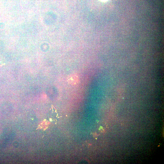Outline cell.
Masks as SVG:
<instances>
[{
  "mask_svg": "<svg viewBox=\"0 0 164 164\" xmlns=\"http://www.w3.org/2000/svg\"><path fill=\"white\" fill-rule=\"evenodd\" d=\"M67 81L69 84L73 85L77 84L79 81L78 77L75 74L69 75L67 77Z\"/></svg>",
  "mask_w": 164,
  "mask_h": 164,
  "instance_id": "cell-1",
  "label": "cell"
},
{
  "mask_svg": "<svg viewBox=\"0 0 164 164\" xmlns=\"http://www.w3.org/2000/svg\"><path fill=\"white\" fill-rule=\"evenodd\" d=\"M101 1H107V0H100Z\"/></svg>",
  "mask_w": 164,
  "mask_h": 164,
  "instance_id": "cell-2",
  "label": "cell"
}]
</instances>
